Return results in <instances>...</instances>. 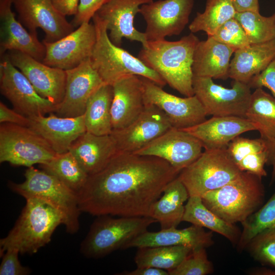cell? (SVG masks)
Here are the masks:
<instances>
[{
	"mask_svg": "<svg viewBox=\"0 0 275 275\" xmlns=\"http://www.w3.org/2000/svg\"><path fill=\"white\" fill-rule=\"evenodd\" d=\"M213 270L206 249L200 248L192 250L176 268L168 273L169 275H207Z\"/></svg>",
	"mask_w": 275,
	"mask_h": 275,
	"instance_id": "obj_40",
	"label": "cell"
},
{
	"mask_svg": "<svg viewBox=\"0 0 275 275\" xmlns=\"http://www.w3.org/2000/svg\"><path fill=\"white\" fill-rule=\"evenodd\" d=\"M0 122L9 123L23 126L29 127V118L12 109L6 106L3 102H0Z\"/></svg>",
	"mask_w": 275,
	"mask_h": 275,
	"instance_id": "obj_45",
	"label": "cell"
},
{
	"mask_svg": "<svg viewBox=\"0 0 275 275\" xmlns=\"http://www.w3.org/2000/svg\"><path fill=\"white\" fill-rule=\"evenodd\" d=\"M108 0H79L77 14L72 21L74 26H79L85 22H89L97 11Z\"/></svg>",
	"mask_w": 275,
	"mask_h": 275,
	"instance_id": "obj_43",
	"label": "cell"
},
{
	"mask_svg": "<svg viewBox=\"0 0 275 275\" xmlns=\"http://www.w3.org/2000/svg\"><path fill=\"white\" fill-rule=\"evenodd\" d=\"M141 77L145 104L154 105L161 110L173 127L183 129L206 120L204 107L196 95L184 98L175 96L151 80Z\"/></svg>",
	"mask_w": 275,
	"mask_h": 275,
	"instance_id": "obj_12",
	"label": "cell"
},
{
	"mask_svg": "<svg viewBox=\"0 0 275 275\" xmlns=\"http://www.w3.org/2000/svg\"><path fill=\"white\" fill-rule=\"evenodd\" d=\"M242 172L227 148L205 150L195 161L179 173L178 177L185 185L189 197H201L234 180Z\"/></svg>",
	"mask_w": 275,
	"mask_h": 275,
	"instance_id": "obj_8",
	"label": "cell"
},
{
	"mask_svg": "<svg viewBox=\"0 0 275 275\" xmlns=\"http://www.w3.org/2000/svg\"><path fill=\"white\" fill-rule=\"evenodd\" d=\"M19 251L16 249L7 250L1 256L0 275H28L31 273L30 268L22 266L18 259Z\"/></svg>",
	"mask_w": 275,
	"mask_h": 275,
	"instance_id": "obj_42",
	"label": "cell"
},
{
	"mask_svg": "<svg viewBox=\"0 0 275 275\" xmlns=\"http://www.w3.org/2000/svg\"><path fill=\"white\" fill-rule=\"evenodd\" d=\"M245 249L256 261L275 268V227L258 233Z\"/></svg>",
	"mask_w": 275,
	"mask_h": 275,
	"instance_id": "obj_39",
	"label": "cell"
},
{
	"mask_svg": "<svg viewBox=\"0 0 275 275\" xmlns=\"http://www.w3.org/2000/svg\"><path fill=\"white\" fill-rule=\"evenodd\" d=\"M41 167L77 194L84 187L89 177L69 151L57 154L51 160Z\"/></svg>",
	"mask_w": 275,
	"mask_h": 275,
	"instance_id": "obj_35",
	"label": "cell"
},
{
	"mask_svg": "<svg viewBox=\"0 0 275 275\" xmlns=\"http://www.w3.org/2000/svg\"><path fill=\"white\" fill-rule=\"evenodd\" d=\"M73 154L89 176L102 170L118 152L111 135H97L86 131L71 146Z\"/></svg>",
	"mask_w": 275,
	"mask_h": 275,
	"instance_id": "obj_26",
	"label": "cell"
},
{
	"mask_svg": "<svg viewBox=\"0 0 275 275\" xmlns=\"http://www.w3.org/2000/svg\"><path fill=\"white\" fill-rule=\"evenodd\" d=\"M199 38L191 33L175 41H148L138 58L171 88L185 97L194 95L192 65Z\"/></svg>",
	"mask_w": 275,
	"mask_h": 275,
	"instance_id": "obj_2",
	"label": "cell"
},
{
	"mask_svg": "<svg viewBox=\"0 0 275 275\" xmlns=\"http://www.w3.org/2000/svg\"><path fill=\"white\" fill-rule=\"evenodd\" d=\"M26 203L13 228L0 240L1 256L8 249H16L20 254L32 255L48 243L57 228L65 224L63 214L37 198Z\"/></svg>",
	"mask_w": 275,
	"mask_h": 275,
	"instance_id": "obj_3",
	"label": "cell"
},
{
	"mask_svg": "<svg viewBox=\"0 0 275 275\" xmlns=\"http://www.w3.org/2000/svg\"><path fill=\"white\" fill-rule=\"evenodd\" d=\"M0 90L14 109L26 117L45 115L56 109L57 105L41 97L6 54L0 63Z\"/></svg>",
	"mask_w": 275,
	"mask_h": 275,
	"instance_id": "obj_11",
	"label": "cell"
},
{
	"mask_svg": "<svg viewBox=\"0 0 275 275\" xmlns=\"http://www.w3.org/2000/svg\"><path fill=\"white\" fill-rule=\"evenodd\" d=\"M98 216L80 244V252L89 258H100L124 246L157 222L149 216L114 218Z\"/></svg>",
	"mask_w": 275,
	"mask_h": 275,
	"instance_id": "obj_7",
	"label": "cell"
},
{
	"mask_svg": "<svg viewBox=\"0 0 275 275\" xmlns=\"http://www.w3.org/2000/svg\"><path fill=\"white\" fill-rule=\"evenodd\" d=\"M236 12H259V0H230Z\"/></svg>",
	"mask_w": 275,
	"mask_h": 275,
	"instance_id": "obj_47",
	"label": "cell"
},
{
	"mask_svg": "<svg viewBox=\"0 0 275 275\" xmlns=\"http://www.w3.org/2000/svg\"><path fill=\"white\" fill-rule=\"evenodd\" d=\"M236 11L230 0H207L205 10L197 12L189 25L191 33L204 31L212 36L227 21L234 17Z\"/></svg>",
	"mask_w": 275,
	"mask_h": 275,
	"instance_id": "obj_36",
	"label": "cell"
},
{
	"mask_svg": "<svg viewBox=\"0 0 275 275\" xmlns=\"http://www.w3.org/2000/svg\"><path fill=\"white\" fill-rule=\"evenodd\" d=\"M234 18L243 28L250 44L262 43L275 38V13L265 17L259 12H236Z\"/></svg>",
	"mask_w": 275,
	"mask_h": 275,
	"instance_id": "obj_38",
	"label": "cell"
},
{
	"mask_svg": "<svg viewBox=\"0 0 275 275\" xmlns=\"http://www.w3.org/2000/svg\"><path fill=\"white\" fill-rule=\"evenodd\" d=\"M20 20L36 35L41 29L45 34L44 41L52 42L74 31V25L54 8L51 0H13Z\"/></svg>",
	"mask_w": 275,
	"mask_h": 275,
	"instance_id": "obj_18",
	"label": "cell"
},
{
	"mask_svg": "<svg viewBox=\"0 0 275 275\" xmlns=\"http://www.w3.org/2000/svg\"><path fill=\"white\" fill-rule=\"evenodd\" d=\"M120 275H169L166 270L154 267H137L132 271H124Z\"/></svg>",
	"mask_w": 275,
	"mask_h": 275,
	"instance_id": "obj_48",
	"label": "cell"
},
{
	"mask_svg": "<svg viewBox=\"0 0 275 275\" xmlns=\"http://www.w3.org/2000/svg\"><path fill=\"white\" fill-rule=\"evenodd\" d=\"M245 118L252 122L260 138L270 145L275 140V97L262 88L252 93Z\"/></svg>",
	"mask_w": 275,
	"mask_h": 275,
	"instance_id": "obj_33",
	"label": "cell"
},
{
	"mask_svg": "<svg viewBox=\"0 0 275 275\" xmlns=\"http://www.w3.org/2000/svg\"><path fill=\"white\" fill-rule=\"evenodd\" d=\"M269 151L266 165L271 166L272 170L269 185H271L275 182V140L268 146Z\"/></svg>",
	"mask_w": 275,
	"mask_h": 275,
	"instance_id": "obj_49",
	"label": "cell"
},
{
	"mask_svg": "<svg viewBox=\"0 0 275 275\" xmlns=\"http://www.w3.org/2000/svg\"><path fill=\"white\" fill-rule=\"evenodd\" d=\"M214 244L212 231L192 225L183 229L172 228L157 232L148 231L126 244L123 249L161 246H185L195 250L208 248Z\"/></svg>",
	"mask_w": 275,
	"mask_h": 275,
	"instance_id": "obj_25",
	"label": "cell"
},
{
	"mask_svg": "<svg viewBox=\"0 0 275 275\" xmlns=\"http://www.w3.org/2000/svg\"><path fill=\"white\" fill-rule=\"evenodd\" d=\"M275 57V38L252 43L234 52L230 62L228 77L248 84L263 71Z\"/></svg>",
	"mask_w": 275,
	"mask_h": 275,
	"instance_id": "obj_28",
	"label": "cell"
},
{
	"mask_svg": "<svg viewBox=\"0 0 275 275\" xmlns=\"http://www.w3.org/2000/svg\"><path fill=\"white\" fill-rule=\"evenodd\" d=\"M227 150L241 171L263 177L267 176L265 165L268 158V145L263 139H250L239 136L228 145Z\"/></svg>",
	"mask_w": 275,
	"mask_h": 275,
	"instance_id": "obj_30",
	"label": "cell"
},
{
	"mask_svg": "<svg viewBox=\"0 0 275 275\" xmlns=\"http://www.w3.org/2000/svg\"><path fill=\"white\" fill-rule=\"evenodd\" d=\"M235 50L211 36L200 41L195 48L192 70L194 76L226 79L230 59Z\"/></svg>",
	"mask_w": 275,
	"mask_h": 275,
	"instance_id": "obj_27",
	"label": "cell"
},
{
	"mask_svg": "<svg viewBox=\"0 0 275 275\" xmlns=\"http://www.w3.org/2000/svg\"><path fill=\"white\" fill-rule=\"evenodd\" d=\"M173 127L163 112L154 105L145 104L139 117L128 126L113 130L118 151L134 153Z\"/></svg>",
	"mask_w": 275,
	"mask_h": 275,
	"instance_id": "obj_17",
	"label": "cell"
},
{
	"mask_svg": "<svg viewBox=\"0 0 275 275\" xmlns=\"http://www.w3.org/2000/svg\"><path fill=\"white\" fill-rule=\"evenodd\" d=\"M246 273L251 275H275V270L265 267L249 269Z\"/></svg>",
	"mask_w": 275,
	"mask_h": 275,
	"instance_id": "obj_50",
	"label": "cell"
},
{
	"mask_svg": "<svg viewBox=\"0 0 275 275\" xmlns=\"http://www.w3.org/2000/svg\"><path fill=\"white\" fill-rule=\"evenodd\" d=\"M204 204L225 221L242 223L264 204L262 177L244 171L234 180L201 196Z\"/></svg>",
	"mask_w": 275,
	"mask_h": 275,
	"instance_id": "obj_4",
	"label": "cell"
},
{
	"mask_svg": "<svg viewBox=\"0 0 275 275\" xmlns=\"http://www.w3.org/2000/svg\"><path fill=\"white\" fill-rule=\"evenodd\" d=\"M197 138L205 150L226 149L241 134L256 130L254 124L245 117L212 116L208 120L183 129Z\"/></svg>",
	"mask_w": 275,
	"mask_h": 275,
	"instance_id": "obj_24",
	"label": "cell"
},
{
	"mask_svg": "<svg viewBox=\"0 0 275 275\" xmlns=\"http://www.w3.org/2000/svg\"><path fill=\"white\" fill-rule=\"evenodd\" d=\"M253 89L265 87L275 97V57L267 67L258 75L253 77L248 84Z\"/></svg>",
	"mask_w": 275,
	"mask_h": 275,
	"instance_id": "obj_44",
	"label": "cell"
},
{
	"mask_svg": "<svg viewBox=\"0 0 275 275\" xmlns=\"http://www.w3.org/2000/svg\"><path fill=\"white\" fill-rule=\"evenodd\" d=\"M13 0H0V54L15 50L42 62L45 47L36 35L28 32L12 11Z\"/></svg>",
	"mask_w": 275,
	"mask_h": 275,
	"instance_id": "obj_21",
	"label": "cell"
},
{
	"mask_svg": "<svg viewBox=\"0 0 275 275\" xmlns=\"http://www.w3.org/2000/svg\"><path fill=\"white\" fill-rule=\"evenodd\" d=\"M162 195L151 205L148 216L159 223L161 229L177 228L182 221L184 203L189 197L188 191L177 176L168 184Z\"/></svg>",
	"mask_w": 275,
	"mask_h": 275,
	"instance_id": "obj_29",
	"label": "cell"
},
{
	"mask_svg": "<svg viewBox=\"0 0 275 275\" xmlns=\"http://www.w3.org/2000/svg\"><path fill=\"white\" fill-rule=\"evenodd\" d=\"M24 177V181L20 183L9 181L10 188L25 199L37 198L49 204L64 216L66 231L76 233L81 212L77 194L56 176L33 166L25 170Z\"/></svg>",
	"mask_w": 275,
	"mask_h": 275,
	"instance_id": "obj_6",
	"label": "cell"
},
{
	"mask_svg": "<svg viewBox=\"0 0 275 275\" xmlns=\"http://www.w3.org/2000/svg\"><path fill=\"white\" fill-rule=\"evenodd\" d=\"M179 173L161 158L118 151L89 176L77 194L80 210L96 216H149L151 205Z\"/></svg>",
	"mask_w": 275,
	"mask_h": 275,
	"instance_id": "obj_1",
	"label": "cell"
},
{
	"mask_svg": "<svg viewBox=\"0 0 275 275\" xmlns=\"http://www.w3.org/2000/svg\"><path fill=\"white\" fill-rule=\"evenodd\" d=\"M237 245L238 252L245 249L249 241L258 233L275 227V191L268 200L245 221Z\"/></svg>",
	"mask_w": 275,
	"mask_h": 275,
	"instance_id": "obj_37",
	"label": "cell"
},
{
	"mask_svg": "<svg viewBox=\"0 0 275 275\" xmlns=\"http://www.w3.org/2000/svg\"><path fill=\"white\" fill-rule=\"evenodd\" d=\"M113 98V86L105 84L91 96L84 114L87 132L97 135L111 134Z\"/></svg>",
	"mask_w": 275,
	"mask_h": 275,
	"instance_id": "obj_32",
	"label": "cell"
},
{
	"mask_svg": "<svg viewBox=\"0 0 275 275\" xmlns=\"http://www.w3.org/2000/svg\"><path fill=\"white\" fill-rule=\"evenodd\" d=\"M134 262L137 267H154L167 270L176 268L192 251L185 246H161L137 248Z\"/></svg>",
	"mask_w": 275,
	"mask_h": 275,
	"instance_id": "obj_34",
	"label": "cell"
},
{
	"mask_svg": "<svg viewBox=\"0 0 275 275\" xmlns=\"http://www.w3.org/2000/svg\"><path fill=\"white\" fill-rule=\"evenodd\" d=\"M96 41L90 59L91 64L105 84L113 85L119 79L135 75L148 78L163 87L167 83L155 71L111 40L106 22L95 14L92 18Z\"/></svg>",
	"mask_w": 275,
	"mask_h": 275,
	"instance_id": "obj_5",
	"label": "cell"
},
{
	"mask_svg": "<svg viewBox=\"0 0 275 275\" xmlns=\"http://www.w3.org/2000/svg\"><path fill=\"white\" fill-rule=\"evenodd\" d=\"M182 221L206 228L226 237L233 245H237L241 231L235 225L219 217L208 209L200 196H190L184 206Z\"/></svg>",
	"mask_w": 275,
	"mask_h": 275,
	"instance_id": "obj_31",
	"label": "cell"
},
{
	"mask_svg": "<svg viewBox=\"0 0 275 275\" xmlns=\"http://www.w3.org/2000/svg\"><path fill=\"white\" fill-rule=\"evenodd\" d=\"M66 72L64 96L54 113L62 117L82 116L91 96L105 83L93 67L90 58Z\"/></svg>",
	"mask_w": 275,
	"mask_h": 275,
	"instance_id": "obj_16",
	"label": "cell"
},
{
	"mask_svg": "<svg viewBox=\"0 0 275 275\" xmlns=\"http://www.w3.org/2000/svg\"><path fill=\"white\" fill-rule=\"evenodd\" d=\"M195 0H158L144 4L139 13L146 22L148 41L179 35L189 21Z\"/></svg>",
	"mask_w": 275,
	"mask_h": 275,
	"instance_id": "obj_13",
	"label": "cell"
},
{
	"mask_svg": "<svg viewBox=\"0 0 275 275\" xmlns=\"http://www.w3.org/2000/svg\"><path fill=\"white\" fill-rule=\"evenodd\" d=\"M111 107L113 130L123 128L134 121L145 104L142 77L124 76L114 83Z\"/></svg>",
	"mask_w": 275,
	"mask_h": 275,
	"instance_id": "obj_23",
	"label": "cell"
},
{
	"mask_svg": "<svg viewBox=\"0 0 275 275\" xmlns=\"http://www.w3.org/2000/svg\"><path fill=\"white\" fill-rule=\"evenodd\" d=\"M6 55L41 97L56 105L62 101L66 87V70L49 66L18 51H9Z\"/></svg>",
	"mask_w": 275,
	"mask_h": 275,
	"instance_id": "obj_19",
	"label": "cell"
},
{
	"mask_svg": "<svg viewBox=\"0 0 275 275\" xmlns=\"http://www.w3.org/2000/svg\"><path fill=\"white\" fill-rule=\"evenodd\" d=\"M153 0H108L96 13L106 23L109 37L112 42L121 46L125 38L142 43L143 47L148 40L144 33L138 31L134 26V19L140 7Z\"/></svg>",
	"mask_w": 275,
	"mask_h": 275,
	"instance_id": "obj_20",
	"label": "cell"
},
{
	"mask_svg": "<svg viewBox=\"0 0 275 275\" xmlns=\"http://www.w3.org/2000/svg\"><path fill=\"white\" fill-rule=\"evenodd\" d=\"M211 37L235 51L250 44L245 31L234 17L227 21Z\"/></svg>",
	"mask_w": 275,
	"mask_h": 275,
	"instance_id": "obj_41",
	"label": "cell"
},
{
	"mask_svg": "<svg viewBox=\"0 0 275 275\" xmlns=\"http://www.w3.org/2000/svg\"><path fill=\"white\" fill-rule=\"evenodd\" d=\"M203 148L202 143L195 136L172 127L133 153L161 158L180 172L201 155Z\"/></svg>",
	"mask_w": 275,
	"mask_h": 275,
	"instance_id": "obj_15",
	"label": "cell"
},
{
	"mask_svg": "<svg viewBox=\"0 0 275 275\" xmlns=\"http://www.w3.org/2000/svg\"><path fill=\"white\" fill-rule=\"evenodd\" d=\"M54 113L29 118V127L43 138L56 153H63L68 151L72 144L87 131L84 115L62 117Z\"/></svg>",
	"mask_w": 275,
	"mask_h": 275,
	"instance_id": "obj_22",
	"label": "cell"
},
{
	"mask_svg": "<svg viewBox=\"0 0 275 275\" xmlns=\"http://www.w3.org/2000/svg\"><path fill=\"white\" fill-rule=\"evenodd\" d=\"M56 9L61 15H75L78 11L79 0H51Z\"/></svg>",
	"mask_w": 275,
	"mask_h": 275,
	"instance_id": "obj_46",
	"label": "cell"
},
{
	"mask_svg": "<svg viewBox=\"0 0 275 275\" xmlns=\"http://www.w3.org/2000/svg\"><path fill=\"white\" fill-rule=\"evenodd\" d=\"M193 86L207 115L245 118L252 93L248 84L234 80L231 88H227L212 78L194 76Z\"/></svg>",
	"mask_w": 275,
	"mask_h": 275,
	"instance_id": "obj_10",
	"label": "cell"
},
{
	"mask_svg": "<svg viewBox=\"0 0 275 275\" xmlns=\"http://www.w3.org/2000/svg\"><path fill=\"white\" fill-rule=\"evenodd\" d=\"M57 153L29 127L4 123L0 126V162L28 168L44 164Z\"/></svg>",
	"mask_w": 275,
	"mask_h": 275,
	"instance_id": "obj_9",
	"label": "cell"
},
{
	"mask_svg": "<svg viewBox=\"0 0 275 275\" xmlns=\"http://www.w3.org/2000/svg\"><path fill=\"white\" fill-rule=\"evenodd\" d=\"M95 41L94 24L84 23L59 40L43 41L45 54L42 62L64 70L73 69L90 58Z\"/></svg>",
	"mask_w": 275,
	"mask_h": 275,
	"instance_id": "obj_14",
	"label": "cell"
}]
</instances>
